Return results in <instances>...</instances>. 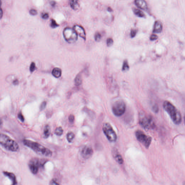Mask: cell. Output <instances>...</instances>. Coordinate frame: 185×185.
<instances>
[{
    "label": "cell",
    "mask_w": 185,
    "mask_h": 185,
    "mask_svg": "<svg viewBox=\"0 0 185 185\" xmlns=\"http://www.w3.org/2000/svg\"><path fill=\"white\" fill-rule=\"evenodd\" d=\"M163 107L175 124L178 125L181 123L182 117L180 112L171 103L168 101H165Z\"/></svg>",
    "instance_id": "1"
},
{
    "label": "cell",
    "mask_w": 185,
    "mask_h": 185,
    "mask_svg": "<svg viewBox=\"0 0 185 185\" xmlns=\"http://www.w3.org/2000/svg\"><path fill=\"white\" fill-rule=\"evenodd\" d=\"M23 142L25 146L30 148L38 154L47 156H51L52 154V151L49 149L36 142L28 140H24Z\"/></svg>",
    "instance_id": "2"
},
{
    "label": "cell",
    "mask_w": 185,
    "mask_h": 185,
    "mask_svg": "<svg viewBox=\"0 0 185 185\" xmlns=\"http://www.w3.org/2000/svg\"><path fill=\"white\" fill-rule=\"evenodd\" d=\"M0 144L11 152H17L19 150V146L17 142L5 134L0 133Z\"/></svg>",
    "instance_id": "3"
},
{
    "label": "cell",
    "mask_w": 185,
    "mask_h": 185,
    "mask_svg": "<svg viewBox=\"0 0 185 185\" xmlns=\"http://www.w3.org/2000/svg\"><path fill=\"white\" fill-rule=\"evenodd\" d=\"M139 124L144 129L149 130L153 129L155 127L154 122L150 115L141 112L139 114Z\"/></svg>",
    "instance_id": "4"
},
{
    "label": "cell",
    "mask_w": 185,
    "mask_h": 185,
    "mask_svg": "<svg viewBox=\"0 0 185 185\" xmlns=\"http://www.w3.org/2000/svg\"><path fill=\"white\" fill-rule=\"evenodd\" d=\"M102 129L104 133L110 141L114 142L116 141L117 139V135L110 124L108 123H104Z\"/></svg>",
    "instance_id": "5"
},
{
    "label": "cell",
    "mask_w": 185,
    "mask_h": 185,
    "mask_svg": "<svg viewBox=\"0 0 185 185\" xmlns=\"http://www.w3.org/2000/svg\"><path fill=\"white\" fill-rule=\"evenodd\" d=\"M126 110V105L122 100L115 102L112 106V111L114 115L117 116H121L124 113Z\"/></svg>",
    "instance_id": "6"
},
{
    "label": "cell",
    "mask_w": 185,
    "mask_h": 185,
    "mask_svg": "<svg viewBox=\"0 0 185 185\" xmlns=\"http://www.w3.org/2000/svg\"><path fill=\"white\" fill-rule=\"evenodd\" d=\"M63 35L65 41L69 44H73L77 40V34L74 31L70 28L67 27L64 29Z\"/></svg>",
    "instance_id": "7"
},
{
    "label": "cell",
    "mask_w": 185,
    "mask_h": 185,
    "mask_svg": "<svg viewBox=\"0 0 185 185\" xmlns=\"http://www.w3.org/2000/svg\"><path fill=\"white\" fill-rule=\"evenodd\" d=\"M135 135L138 141L141 143L146 148H148L151 143L152 137L147 136L144 132L140 130L137 131Z\"/></svg>",
    "instance_id": "8"
},
{
    "label": "cell",
    "mask_w": 185,
    "mask_h": 185,
    "mask_svg": "<svg viewBox=\"0 0 185 185\" xmlns=\"http://www.w3.org/2000/svg\"><path fill=\"white\" fill-rule=\"evenodd\" d=\"M45 162L38 158H33L31 159L28 164L31 173L33 174H36L38 173L39 167L43 165Z\"/></svg>",
    "instance_id": "9"
},
{
    "label": "cell",
    "mask_w": 185,
    "mask_h": 185,
    "mask_svg": "<svg viewBox=\"0 0 185 185\" xmlns=\"http://www.w3.org/2000/svg\"><path fill=\"white\" fill-rule=\"evenodd\" d=\"M93 151L92 148L89 146H85L82 149V154L84 158L87 159L90 158L93 154Z\"/></svg>",
    "instance_id": "10"
},
{
    "label": "cell",
    "mask_w": 185,
    "mask_h": 185,
    "mask_svg": "<svg viewBox=\"0 0 185 185\" xmlns=\"http://www.w3.org/2000/svg\"><path fill=\"white\" fill-rule=\"evenodd\" d=\"M112 154L114 158L119 164L120 165L123 164L124 162L123 158L118 151L117 149L114 148L112 149Z\"/></svg>",
    "instance_id": "11"
},
{
    "label": "cell",
    "mask_w": 185,
    "mask_h": 185,
    "mask_svg": "<svg viewBox=\"0 0 185 185\" xmlns=\"http://www.w3.org/2000/svg\"><path fill=\"white\" fill-rule=\"evenodd\" d=\"M73 29L76 32L78 35L85 40L86 39V35L85 31L82 27L80 25H75L73 27Z\"/></svg>",
    "instance_id": "12"
},
{
    "label": "cell",
    "mask_w": 185,
    "mask_h": 185,
    "mask_svg": "<svg viewBox=\"0 0 185 185\" xmlns=\"http://www.w3.org/2000/svg\"><path fill=\"white\" fill-rule=\"evenodd\" d=\"M135 3L138 8L143 10L147 11L148 9L147 3L145 0H135Z\"/></svg>",
    "instance_id": "13"
},
{
    "label": "cell",
    "mask_w": 185,
    "mask_h": 185,
    "mask_svg": "<svg viewBox=\"0 0 185 185\" xmlns=\"http://www.w3.org/2000/svg\"><path fill=\"white\" fill-rule=\"evenodd\" d=\"M163 26L162 22L160 21H156L155 22L153 32L154 33H159L163 31Z\"/></svg>",
    "instance_id": "14"
},
{
    "label": "cell",
    "mask_w": 185,
    "mask_h": 185,
    "mask_svg": "<svg viewBox=\"0 0 185 185\" xmlns=\"http://www.w3.org/2000/svg\"><path fill=\"white\" fill-rule=\"evenodd\" d=\"M3 174L10 179L12 182V185H16L18 183L14 173L7 171H3Z\"/></svg>",
    "instance_id": "15"
},
{
    "label": "cell",
    "mask_w": 185,
    "mask_h": 185,
    "mask_svg": "<svg viewBox=\"0 0 185 185\" xmlns=\"http://www.w3.org/2000/svg\"><path fill=\"white\" fill-rule=\"evenodd\" d=\"M52 75L55 78H59L62 75V70L60 68H55L52 70Z\"/></svg>",
    "instance_id": "16"
},
{
    "label": "cell",
    "mask_w": 185,
    "mask_h": 185,
    "mask_svg": "<svg viewBox=\"0 0 185 185\" xmlns=\"http://www.w3.org/2000/svg\"><path fill=\"white\" fill-rule=\"evenodd\" d=\"M50 134V128L49 125H46L44 131V136L45 139L49 137Z\"/></svg>",
    "instance_id": "17"
},
{
    "label": "cell",
    "mask_w": 185,
    "mask_h": 185,
    "mask_svg": "<svg viewBox=\"0 0 185 185\" xmlns=\"http://www.w3.org/2000/svg\"><path fill=\"white\" fill-rule=\"evenodd\" d=\"M82 74L79 73L77 75L75 79V84L76 86H79L82 83Z\"/></svg>",
    "instance_id": "18"
},
{
    "label": "cell",
    "mask_w": 185,
    "mask_h": 185,
    "mask_svg": "<svg viewBox=\"0 0 185 185\" xmlns=\"http://www.w3.org/2000/svg\"><path fill=\"white\" fill-rule=\"evenodd\" d=\"M133 11L134 13L137 16L140 17V18H144L145 17V14L140 10L137 9L136 8H133Z\"/></svg>",
    "instance_id": "19"
},
{
    "label": "cell",
    "mask_w": 185,
    "mask_h": 185,
    "mask_svg": "<svg viewBox=\"0 0 185 185\" xmlns=\"http://www.w3.org/2000/svg\"><path fill=\"white\" fill-rule=\"evenodd\" d=\"M75 137V135L73 132H69L67 134V139L69 143H71Z\"/></svg>",
    "instance_id": "20"
},
{
    "label": "cell",
    "mask_w": 185,
    "mask_h": 185,
    "mask_svg": "<svg viewBox=\"0 0 185 185\" xmlns=\"http://www.w3.org/2000/svg\"><path fill=\"white\" fill-rule=\"evenodd\" d=\"M71 7L72 9H73L75 10H76L79 8V5L76 1H74V0H72L70 2Z\"/></svg>",
    "instance_id": "21"
},
{
    "label": "cell",
    "mask_w": 185,
    "mask_h": 185,
    "mask_svg": "<svg viewBox=\"0 0 185 185\" xmlns=\"http://www.w3.org/2000/svg\"><path fill=\"white\" fill-rule=\"evenodd\" d=\"M63 130L61 127L56 128L55 131V133L57 136H61L63 133Z\"/></svg>",
    "instance_id": "22"
},
{
    "label": "cell",
    "mask_w": 185,
    "mask_h": 185,
    "mask_svg": "<svg viewBox=\"0 0 185 185\" xmlns=\"http://www.w3.org/2000/svg\"><path fill=\"white\" fill-rule=\"evenodd\" d=\"M129 67L127 61L125 60L124 61L122 70L123 71H126L129 70Z\"/></svg>",
    "instance_id": "23"
},
{
    "label": "cell",
    "mask_w": 185,
    "mask_h": 185,
    "mask_svg": "<svg viewBox=\"0 0 185 185\" xmlns=\"http://www.w3.org/2000/svg\"><path fill=\"white\" fill-rule=\"evenodd\" d=\"M102 36L101 34L99 33V32H97L96 34H95V40H96L97 42H99L101 41V39Z\"/></svg>",
    "instance_id": "24"
},
{
    "label": "cell",
    "mask_w": 185,
    "mask_h": 185,
    "mask_svg": "<svg viewBox=\"0 0 185 185\" xmlns=\"http://www.w3.org/2000/svg\"><path fill=\"white\" fill-rule=\"evenodd\" d=\"M50 26L52 28H55L59 27V25L57 23L56 21L52 19L51 20Z\"/></svg>",
    "instance_id": "25"
},
{
    "label": "cell",
    "mask_w": 185,
    "mask_h": 185,
    "mask_svg": "<svg viewBox=\"0 0 185 185\" xmlns=\"http://www.w3.org/2000/svg\"><path fill=\"white\" fill-rule=\"evenodd\" d=\"M114 41L112 38H108L107 40V45L108 47H110L113 45Z\"/></svg>",
    "instance_id": "26"
},
{
    "label": "cell",
    "mask_w": 185,
    "mask_h": 185,
    "mask_svg": "<svg viewBox=\"0 0 185 185\" xmlns=\"http://www.w3.org/2000/svg\"><path fill=\"white\" fill-rule=\"evenodd\" d=\"M35 68L36 67L35 63L34 62H32L30 66V71L31 72H33L35 70Z\"/></svg>",
    "instance_id": "27"
},
{
    "label": "cell",
    "mask_w": 185,
    "mask_h": 185,
    "mask_svg": "<svg viewBox=\"0 0 185 185\" xmlns=\"http://www.w3.org/2000/svg\"><path fill=\"white\" fill-rule=\"evenodd\" d=\"M47 102L46 101H44L42 102L40 106L39 109L40 111L43 110L45 109L46 107V106Z\"/></svg>",
    "instance_id": "28"
},
{
    "label": "cell",
    "mask_w": 185,
    "mask_h": 185,
    "mask_svg": "<svg viewBox=\"0 0 185 185\" xmlns=\"http://www.w3.org/2000/svg\"><path fill=\"white\" fill-rule=\"evenodd\" d=\"M18 118L19 119L21 122H24V117L23 115L21 113V112H20V113L18 114Z\"/></svg>",
    "instance_id": "29"
},
{
    "label": "cell",
    "mask_w": 185,
    "mask_h": 185,
    "mask_svg": "<svg viewBox=\"0 0 185 185\" xmlns=\"http://www.w3.org/2000/svg\"><path fill=\"white\" fill-rule=\"evenodd\" d=\"M152 110H153L154 112H158L159 108L158 105L156 104H154L152 106Z\"/></svg>",
    "instance_id": "30"
},
{
    "label": "cell",
    "mask_w": 185,
    "mask_h": 185,
    "mask_svg": "<svg viewBox=\"0 0 185 185\" xmlns=\"http://www.w3.org/2000/svg\"><path fill=\"white\" fill-rule=\"evenodd\" d=\"M137 33V31L136 29H132L131 32V38H134L136 36Z\"/></svg>",
    "instance_id": "31"
},
{
    "label": "cell",
    "mask_w": 185,
    "mask_h": 185,
    "mask_svg": "<svg viewBox=\"0 0 185 185\" xmlns=\"http://www.w3.org/2000/svg\"><path fill=\"white\" fill-rule=\"evenodd\" d=\"M29 13L31 14V15L33 16L36 15L37 14L38 12L37 11L34 9H32L30 10L29 11Z\"/></svg>",
    "instance_id": "32"
},
{
    "label": "cell",
    "mask_w": 185,
    "mask_h": 185,
    "mask_svg": "<svg viewBox=\"0 0 185 185\" xmlns=\"http://www.w3.org/2000/svg\"><path fill=\"white\" fill-rule=\"evenodd\" d=\"M68 119H69V122L71 123H73L75 120L74 116L72 114L69 115V117H68Z\"/></svg>",
    "instance_id": "33"
},
{
    "label": "cell",
    "mask_w": 185,
    "mask_h": 185,
    "mask_svg": "<svg viewBox=\"0 0 185 185\" xmlns=\"http://www.w3.org/2000/svg\"><path fill=\"white\" fill-rule=\"evenodd\" d=\"M158 38V37L157 35L153 34L150 37V39L151 41H153L156 40Z\"/></svg>",
    "instance_id": "34"
},
{
    "label": "cell",
    "mask_w": 185,
    "mask_h": 185,
    "mask_svg": "<svg viewBox=\"0 0 185 185\" xmlns=\"http://www.w3.org/2000/svg\"><path fill=\"white\" fill-rule=\"evenodd\" d=\"M50 184V185H59V184L56 182V180H55V179H53L51 181Z\"/></svg>",
    "instance_id": "35"
},
{
    "label": "cell",
    "mask_w": 185,
    "mask_h": 185,
    "mask_svg": "<svg viewBox=\"0 0 185 185\" xmlns=\"http://www.w3.org/2000/svg\"><path fill=\"white\" fill-rule=\"evenodd\" d=\"M42 18L44 19H47L49 18V15L48 13H45L43 14L42 16Z\"/></svg>",
    "instance_id": "36"
},
{
    "label": "cell",
    "mask_w": 185,
    "mask_h": 185,
    "mask_svg": "<svg viewBox=\"0 0 185 185\" xmlns=\"http://www.w3.org/2000/svg\"><path fill=\"white\" fill-rule=\"evenodd\" d=\"M3 11L1 8L0 7V19L2 18L3 16Z\"/></svg>",
    "instance_id": "37"
},
{
    "label": "cell",
    "mask_w": 185,
    "mask_h": 185,
    "mask_svg": "<svg viewBox=\"0 0 185 185\" xmlns=\"http://www.w3.org/2000/svg\"><path fill=\"white\" fill-rule=\"evenodd\" d=\"M18 83H19V82H18V80L17 79L14 80V82H13V84L14 85H17L18 84Z\"/></svg>",
    "instance_id": "38"
},
{
    "label": "cell",
    "mask_w": 185,
    "mask_h": 185,
    "mask_svg": "<svg viewBox=\"0 0 185 185\" xmlns=\"http://www.w3.org/2000/svg\"><path fill=\"white\" fill-rule=\"evenodd\" d=\"M56 2L54 1H52V2H50V5L52 7H54L55 5H56Z\"/></svg>",
    "instance_id": "39"
},
{
    "label": "cell",
    "mask_w": 185,
    "mask_h": 185,
    "mask_svg": "<svg viewBox=\"0 0 185 185\" xmlns=\"http://www.w3.org/2000/svg\"><path fill=\"white\" fill-rule=\"evenodd\" d=\"M3 123V122L2 119L0 118V128L2 127Z\"/></svg>",
    "instance_id": "40"
},
{
    "label": "cell",
    "mask_w": 185,
    "mask_h": 185,
    "mask_svg": "<svg viewBox=\"0 0 185 185\" xmlns=\"http://www.w3.org/2000/svg\"><path fill=\"white\" fill-rule=\"evenodd\" d=\"M108 11H109V12H111V11H112V10L110 7H109L108 8Z\"/></svg>",
    "instance_id": "41"
},
{
    "label": "cell",
    "mask_w": 185,
    "mask_h": 185,
    "mask_svg": "<svg viewBox=\"0 0 185 185\" xmlns=\"http://www.w3.org/2000/svg\"><path fill=\"white\" fill-rule=\"evenodd\" d=\"M1 5H2V1L0 0V7H1Z\"/></svg>",
    "instance_id": "42"
},
{
    "label": "cell",
    "mask_w": 185,
    "mask_h": 185,
    "mask_svg": "<svg viewBox=\"0 0 185 185\" xmlns=\"http://www.w3.org/2000/svg\"><path fill=\"white\" fill-rule=\"evenodd\" d=\"M76 1H78V0H76Z\"/></svg>",
    "instance_id": "43"
}]
</instances>
